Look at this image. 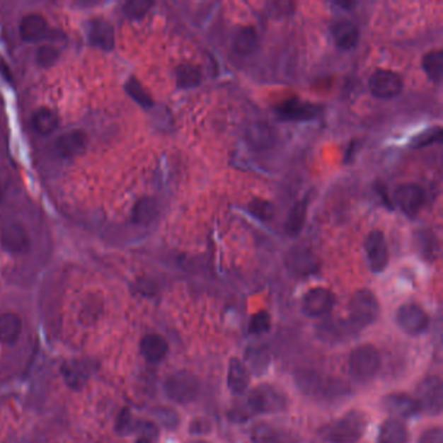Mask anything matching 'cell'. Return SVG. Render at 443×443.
<instances>
[{
    "mask_svg": "<svg viewBox=\"0 0 443 443\" xmlns=\"http://www.w3.org/2000/svg\"><path fill=\"white\" fill-rule=\"evenodd\" d=\"M294 384L303 396L317 402H337L351 393L350 385L342 379L313 369H298L294 373Z\"/></svg>",
    "mask_w": 443,
    "mask_h": 443,
    "instance_id": "1",
    "label": "cell"
},
{
    "mask_svg": "<svg viewBox=\"0 0 443 443\" xmlns=\"http://www.w3.org/2000/svg\"><path fill=\"white\" fill-rule=\"evenodd\" d=\"M367 422L368 420L363 412L352 410L326 424L320 430V435L329 443H357L364 435Z\"/></svg>",
    "mask_w": 443,
    "mask_h": 443,
    "instance_id": "2",
    "label": "cell"
},
{
    "mask_svg": "<svg viewBox=\"0 0 443 443\" xmlns=\"http://www.w3.org/2000/svg\"><path fill=\"white\" fill-rule=\"evenodd\" d=\"M245 402L253 416L273 415L285 411L289 405V398L281 389L263 384L250 391Z\"/></svg>",
    "mask_w": 443,
    "mask_h": 443,
    "instance_id": "3",
    "label": "cell"
},
{
    "mask_svg": "<svg viewBox=\"0 0 443 443\" xmlns=\"http://www.w3.org/2000/svg\"><path fill=\"white\" fill-rule=\"evenodd\" d=\"M347 365L348 373L354 380L371 381L380 371V352L373 345H360L350 352Z\"/></svg>",
    "mask_w": 443,
    "mask_h": 443,
    "instance_id": "4",
    "label": "cell"
},
{
    "mask_svg": "<svg viewBox=\"0 0 443 443\" xmlns=\"http://www.w3.org/2000/svg\"><path fill=\"white\" fill-rule=\"evenodd\" d=\"M380 303L369 290H359L348 301L350 323L359 329L374 324L380 317Z\"/></svg>",
    "mask_w": 443,
    "mask_h": 443,
    "instance_id": "5",
    "label": "cell"
},
{
    "mask_svg": "<svg viewBox=\"0 0 443 443\" xmlns=\"http://www.w3.org/2000/svg\"><path fill=\"white\" fill-rule=\"evenodd\" d=\"M164 390L166 396L176 403L190 404L200 396L202 384L194 373L178 371L166 379Z\"/></svg>",
    "mask_w": 443,
    "mask_h": 443,
    "instance_id": "6",
    "label": "cell"
},
{
    "mask_svg": "<svg viewBox=\"0 0 443 443\" xmlns=\"http://www.w3.org/2000/svg\"><path fill=\"white\" fill-rule=\"evenodd\" d=\"M416 396L421 411L430 416L441 415L443 408V384L441 377L429 376L424 379L416 389Z\"/></svg>",
    "mask_w": 443,
    "mask_h": 443,
    "instance_id": "7",
    "label": "cell"
},
{
    "mask_svg": "<svg viewBox=\"0 0 443 443\" xmlns=\"http://www.w3.org/2000/svg\"><path fill=\"white\" fill-rule=\"evenodd\" d=\"M396 323L405 334L418 337L427 332L430 320L427 312L415 303L401 306L396 312Z\"/></svg>",
    "mask_w": 443,
    "mask_h": 443,
    "instance_id": "8",
    "label": "cell"
},
{
    "mask_svg": "<svg viewBox=\"0 0 443 443\" xmlns=\"http://www.w3.org/2000/svg\"><path fill=\"white\" fill-rule=\"evenodd\" d=\"M365 253L373 273H381L388 267L389 253L386 239L380 230H373L365 239Z\"/></svg>",
    "mask_w": 443,
    "mask_h": 443,
    "instance_id": "9",
    "label": "cell"
},
{
    "mask_svg": "<svg viewBox=\"0 0 443 443\" xmlns=\"http://www.w3.org/2000/svg\"><path fill=\"white\" fill-rule=\"evenodd\" d=\"M335 304L334 294L325 287H315L306 293L301 309L303 313L309 317H323L328 315Z\"/></svg>",
    "mask_w": 443,
    "mask_h": 443,
    "instance_id": "10",
    "label": "cell"
},
{
    "mask_svg": "<svg viewBox=\"0 0 443 443\" xmlns=\"http://www.w3.org/2000/svg\"><path fill=\"white\" fill-rule=\"evenodd\" d=\"M369 88L373 96L381 99H390L399 96L403 88V81L396 71L381 69L371 76Z\"/></svg>",
    "mask_w": 443,
    "mask_h": 443,
    "instance_id": "11",
    "label": "cell"
},
{
    "mask_svg": "<svg viewBox=\"0 0 443 443\" xmlns=\"http://www.w3.org/2000/svg\"><path fill=\"white\" fill-rule=\"evenodd\" d=\"M320 105L304 102L298 98H292L278 104L276 113L280 119L285 121H309L316 119L320 115Z\"/></svg>",
    "mask_w": 443,
    "mask_h": 443,
    "instance_id": "12",
    "label": "cell"
},
{
    "mask_svg": "<svg viewBox=\"0 0 443 443\" xmlns=\"http://www.w3.org/2000/svg\"><path fill=\"white\" fill-rule=\"evenodd\" d=\"M382 405L386 411L396 416L394 419H410L421 412L416 398L405 393H391L382 399Z\"/></svg>",
    "mask_w": 443,
    "mask_h": 443,
    "instance_id": "13",
    "label": "cell"
},
{
    "mask_svg": "<svg viewBox=\"0 0 443 443\" xmlns=\"http://www.w3.org/2000/svg\"><path fill=\"white\" fill-rule=\"evenodd\" d=\"M396 206L408 217H415L424 205V191L413 183L401 185L394 192Z\"/></svg>",
    "mask_w": 443,
    "mask_h": 443,
    "instance_id": "14",
    "label": "cell"
},
{
    "mask_svg": "<svg viewBox=\"0 0 443 443\" xmlns=\"http://www.w3.org/2000/svg\"><path fill=\"white\" fill-rule=\"evenodd\" d=\"M357 332V328L345 320H326L317 325V335L326 343H340L351 340Z\"/></svg>",
    "mask_w": 443,
    "mask_h": 443,
    "instance_id": "15",
    "label": "cell"
},
{
    "mask_svg": "<svg viewBox=\"0 0 443 443\" xmlns=\"http://www.w3.org/2000/svg\"><path fill=\"white\" fill-rule=\"evenodd\" d=\"M1 245L12 253H24L30 250V237L18 222H9L1 229Z\"/></svg>",
    "mask_w": 443,
    "mask_h": 443,
    "instance_id": "16",
    "label": "cell"
},
{
    "mask_svg": "<svg viewBox=\"0 0 443 443\" xmlns=\"http://www.w3.org/2000/svg\"><path fill=\"white\" fill-rule=\"evenodd\" d=\"M253 443H298V438L285 427L260 422L251 429Z\"/></svg>",
    "mask_w": 443,
    "mask_h": 443,
    "instance_id": "17",
    "label": "cell"
},
{
    "mask_svg": "<svg viewBox=\"0 0 443 443\" xmlns=\"http://www.w3.org/2000/svg\"><path fill=\"white\" fill-rule=\"evenodd\" d=\"M226 384H228V389L233 396H242L248 388L250 371L241 359H238V357L230 359Z\"/></svg>",
    "mask_w": 443,
    "mask_h": 443,
    "instance_id": "18",
    "label": "cell"
},
{
    "mask_svg": "<svg viewBox=\"0 0 443 443\" xmlns=\"http://www.w3.org/2000/svg\"><path fill=\"white\" fill-rule=\"evenodd\" d=\"M87 137L82 130H71L60 135L56 141V150L64 158H71L79 155L86 146Z\"/></svg>",
    "mask_w": 443,
    "mask_h": 443,
    "instance_id": "19",
    "label": "cell"
},
{
    "mask_svg": "<svg viewBox=\"0 0 443 443\" xmlns=\"http://www.w3.org/2000/svg\"><path fill=\"white\" fill-rule=\"evenodd\" d=\"M168 342L159 334H147L141 340V354L150 363L161 362L168 354Z\"/></svg>",
    "mask_w": 443,
    "mask_h": 443,
    "instance_id": "20",
    "label": "cell"
},
{
    "mask_svg": "<svg viewBox=\"0 0 443 443\" xmlns=\"http://www.w3.org/2000/svg\"><path fill=\"white\" fill-rule=\"evenodd\" d=\"M47 30V21L40 15H26L20 24V34L26 42L42 40Z\"/></svg>",
    "mask_w": 443,
    "mask_h": 443,
    "instance_id": "21",
    "label": "cell"
},
{
    "mask_svg": "<svg viewBox=\"0 0 443 443\" xmlns=\"http://www.w3.org/2000/svg\"><path fill=\"white\" fill-rule=\"evenodd\" d=\"M90 42L96 47L112 50L115 46L113 28L103 20H94L88 29Z\"/></svg>",
    "mask_w": 443,
    "mask_h": 443,
    "instance_id": "22",
    "label": "cell"
},
{
    "mask_svg": "<svg viewBox=\"0 0 443 443\" xmlns=\"http://www.w3.org/2000/svg\"><path fill=\"white\" fill-rule=\"evenodd\" d=\"M287 267L295 276L306 277L317 272V261L309 251H295L287 258Z\"/></svg>",
    "mask_w": 443,
    "mask_h": 443,
    "instance_id": "23",
    "label": "cell"
},
{
    "mask_svg": "<svg viewBox=\"0 0 443 443\" xmlns=\"http://www.w3.org/2000/svg\"><path fill=\"white\" fill-rule=\"evenodd\" d=\"M333 37L338 47L342 50H351L359 42V29L351 21H340L333 26Z\"/></svg>",
    "mask_w": 443,
    "mask_h": 443,
    "instance_id": "24",
    "label": "cell"
},
{
    "mask_svg": "<svg viewBox=\"0 0 443 443\" xmlns=\"http://www.w3.org/2000/svg\"><path fill=\"white\" fill-rule=\"evenodd\" d=\"M408 430L403 421L389 419L382 424L379 433V443H407Z\"/></svg>",
    "mask_w": 443,
    "mask_h": 443,
    "instance_id": "25",
    "label": "cell"
},
{
    "mask_svg": "<svg viewBox=\"0 0 443 443\" xmlns=\"http://www.w3.org/2000/svg\"><path fill=\"white\" fill-rule=\"evenodd\" d=\"M258 47H259V37L253 28L246 26L238 30L233 40V48L238 55H251L258 50Z\"/></svg>",
    "mask_w": 443,
    "mask_h": 443,
    "instance_id": "26",
    "label": "cell"
},
{
    "mask_svg": "<svg viewBox=\"0 0 443 443\" xmlns=\"http://www.w3.org/2000/svg\"><path fill=\"white\" fill-rule=\"evenodd\" d=\"M23 330L21 318L15 313L0 315V342L6 345L15 343Z\"/></svg>",
    "mask_w": 443,
    "mask_h": 443,
    "instance_id": "27",
    "label": "cell"
},
{
    "mask_svg": "<svg viewBox=\"0 0 443 443\" xmlns=\"http://www.w3.org/2000/svg\"><path fill=\"white\" fill-rule=\"evenodd\" d=\"M307 208H309V197L297 202L292 208V211L289 212L285 222V230L290 237H297L301 233V228L306 222Z\"/></svg>",
    "mask_w": 443,
    "mask_h": 443,
    "instance_id": "28",
    "label": "cell"
},
{
    "mask_svg": "<svg viewBox=\"0 0 443 443\" xmlns=\"http://www.w3.org/2000/svg\"><path fill=\"white\" fill-rule=\"evenodd\" d=\"M247 142L253 146L256 150H265L275 143V133L272 127L265 124H255L247 130Z\"/></svg>",
    "mask_w": 443,
    "mask_h": 443,
    "instance_id": "29",
    "label": "cell"
},
{
    "mask_svg": "<svg viewBox=\"0 0 443 443\" xmlns=\"http://www.w3.org/2000/svg\"><path fill=\"white\" fill-rule=\"evenodd\" d=\"M245 364L250 372L260 376L267 371L270 364V357L265 348L248 347L245 352Z\"/></svg>",
    "mask_w": 443,
    "mask_h": 443,
    "instance_id": "30",
    "label": "cell"
},
{
    "mask_svg": "<svg viewBox=\"0 0 443 443\" xmlns=\"http://www.w3.org/2000/svg\"><path fill=\"white\" fill-rule=\"evenodd\" d=\"M59 125L55 112L48 108H40L33 115V127L40 135L51 134Z\"/></svg>",
    "mask_w": 443,
    "mask_h": 443,
    "instance_id": "31",
    "label": "cell"
},
{
    "mask_svg": "<svg viewBox=\"0 0 443 443\" xmlns=\"http://www.w3.org/2000/svg\"><path fill=\"white\" fill-rule=\"evenodd\" d=\"M64 379L73 389H81L87 380V368L82 362H69L63 365Z\"/></svg>",
    "mask_w": 443,
    "mask_h": 443,
    "instance_id": "32",
    "label": "cell"
},
{
    "mask_svg": "<svg viewBox=\"0 0 443 443\" xmlns=\"http://www.w3.org/2000/svg\"><path fill=\"white\" fill-rule=\"evenodd\" d=\"M422 68L427 77L435 84H439L443 76V52L441 50L430 51L422 59Z\"/></svg>",
    "mask_w": 443,
    "mask_h": 443,
    "instance_id": "33",
    "label": "cell"
},
{
    "mask_svg": "<svg viewBox=\"0 0 443 443\" xmlns=\"http://www.w3.org/2000/svg\"><path fill=\"white\" fill-rule=\"evenodd\" d=\"M176 81H177V86L180 88H192L200 84L202 73L195 65L183 64L176 71Z\"/></svg>",
    "mask_w": 443,
    "mask_h": 443,
    "instance_id": "34",
    "label": "cell"
},
{
    "mask_svg": "<svg viewBox=\"0 0 443 443\" xmlns=\"http://www.w3.org/2000/svg\"><path fill=\"white\" fill-rule=\"evenodd\" d=\"M158 214V205L154 199H141L134 208L133 219L137 224H150Z\"/></svg>",
    "mask_w": 443,
    "mask_h": 443,
    "instance_id": "35",
    "label": "cell"
},
{
    "mask_svg": "<svg viewBox=\"0 0 443 443\" xmlns=\"http://www.w3.org/2000/svg\"><path fill=\"white\" fill-rule=\"evenodd\" d=\"M247 209L253 217L259 219L261 222H270L275 216V207L268 200H264V199H253L248 203Z\"/></svg>",
    "mask_w": 443,
    "mask_h": 443,
    "instance_id": "36",
    "label": "cell"
},
{
    "mask_svg": "<svg viewBox=\"0 0 443 443\" xmlns=\"http://www.w3.org/2000/svg\"><path fill=\"white\" fill-rule=\"evenodd\" d=\"M270 324H272V320H270V313L265 311H260L251 317L248 330L251 334H256V335L264 334L270 330Z\"/></svg>",
    "mask_w": 443,
    "mask_h": 443,
    "instance_id": "37",
    "label": "cell"
},
{
    "mask_svg": "<svg viewBox=\"0 0 443 443\" xmlns=\"http://www.w3.org/2000/svg\"><path fill=\"white\" fill-rule=\"evenodd\" d=\"M152 6L154 3L147 0H130L124 6V11L132 18H141L150 11Z\"/></svg>",
    "mask_w": 443,
    "mask_h": 443,
    "instance_id": "38",
    "label": "cell"
},
{
    "mask_svg": "<svg viewBox=\"0 0 443 443\" xmlns=\"http://www.w3.org/2000/svg\"><path fill=\"white\" fill-rule=\"evenodd\" d=\"M127 93L133 96V99L137 100L141 105H143V107H151L152 105V99L143 90V87L141 86V84L138 81L130 79L127 84Z\"/></svg>",
    "mask_w": 443,
    "mask_h": 443,
    "instance_id": "39",
    "label": "cell"
},
{
    "mask_svg": "<svg viewBox=\"0 0 443 443\" xmlns=\"http://www.w3.org/2000/svg\"><path fill=\"white\" fill-rule=\"evenodd\" d=\"M59 51L52 46H42L37 52V62L43 68H50L57 62Z\"/></svg>",
    "mask_w": 443,
    "mask_h": 443,
    "instance_id": "40",
    "label": "cell"
},
{
    "mask_svg": "<svg viewBox=\"0 0 443 443\" xmlns=\"http://www.w3.org/2000/svg\"><path fill=\"white\" fill-rule=\"evenodd\" d=\"M441 138H442V129L441 127H435L429 130L424 134H420L415 141H413V146L415 147H425L427 144H432L435 142H441Z\"/></svg>",
    "mask_w": 443,
    "mask_h": 443,
    "instance_id": "41",
    "label": "cell"
},
{
    "mask_svg": "<svg viewBox=\"0 0 443 443\" xmlns=\"http://www.w3.org/2000/svg\"><path fill=\"white\" fill-rule=\"evenodd\" d=\"M158 416L160 421L169 429H174V427H178V424H180L178 413L174 410H171V408L159 410Z\"/></svg>",
    "mask_w": 443,
    "mask_h": 443,
    "instance_id": "42",
    "label": "cell"
},
{
    "mask_svg": "<svg viewBox=\"0 0 443 443\" xmlns=\"http://www.w3.org/2000/svg\"><path fill=\"white\" fill-rule=\"evenodd\" d=\"M419 443H443V430L441 427H429L420 435Z\"/></svg>",
    "mask_w": 443,
    "mask_h": 443,
    "instance_id": "43",
    "label": "cell"
},
{
    "mask_svg": "<svg viewBox=\"0 0 443 443\" xmlns=\"http://www.w3.org/2000/svg\"><path fill=\"white\" fill-rule=\"evenodd\" d=\"M211 430H212V424H211V421L208 419L199 418V419L192 420V421H191V435H208V433H211Z\"/></svg>",
    "mask_w": 443,
    "mask_h": 443,
    "instance_id": "44",
    "label": "cell"
},
{
    "mask_svg": "<svg viewBox=\"0 0 443 443\" xmlns=\"http://www.w3.org/2000/svg\"><path fill=\"white\" fill-rule=\"evenodd\" d=\"M0 71H1L7 79H11V73H9L8 67H7V64H6V62H4L3 59H0Z\"/></svg>",
    "mask_w": 443,
    "mask_h": 443,
    "instance_id": "45",
    "label": "cell"
},
{
    "mask_svg": "<svg viewBox=\"0 0 443 443\" xmlns=\"http://www.w3.org/2000/svg\"><path fill=\"white\" fill-rule=\"evenodd\" d=\"M137 443H154V442H152V439H150V438H147V437H141V438H139V439L137 441Z\"/></svg>",
    "mask_w": 443,
    "mask_h": 443,
    "instance_id": "46",
    "label": "cell"
},
{
    "mask_svg": "<svg viewBox=\"0 0 443 443\" xmlns=\"http://www.w3.org/2000/svg\"><path fill=\"white\" fill-rule=\"evenodd\" d=\"M357 3H338V6L340 7H346V8H351V7H354Z\"/></svg>",
    "mask_w": 443,
    "mask_h": 443,
    "instance_id": "47",
    "label": "cell"
},
{
    "mask_svg": "<svg viewBox=\"0 0 443 443\" xmlns=\"http://www.w3.org/2000/svg\"><path fill=\"white\" fill-rule=\"evenodd\" d=\"M3 197H4V191H3V186L0 185V202H1Z\"/></svg>",
    "mask_w": 443,
    "mask_h": 443,
    "instance_id": "48",
    "label": "cell"
},
{
    "mask_svg": "<svg viewBox=\"0 0 443 443\" xmlns=\"http://www.w3.org/2000/svg\"><path fill=\"white\" fill-rule=\"evenodd\" d=\"M195 443H207V442H203V441H199V442H195Z\"/></svg>",
    "mask_w": 443,
    "mask_h": 443,
    "instance_id": "49",
    "label": "cell"
}]
</instances>
